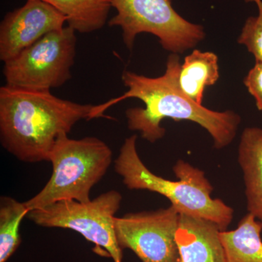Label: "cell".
I'll return each instance as SVG.
<instances>
[{
    "label": "cell",
    "mask_w": 262,
    "mask_h": 262,
    "mask_svg": "<svg viewBox=\"0 0 262 262\" xmlns=\"http://www.w3.org/2000/svg\"><path fill=\"white\" fill-rule=\"evenodd\" d=\"M180 58L170 55L166 70L156 78L124 71L122 80L128 90L119 97L94 106V117H107L104 112L127 98H138L145 103V108H130L125 112L127 125L131 130H138L151 143L165 136V129L160 125L165 118L175 121L189 120L206 129L216 149H222L232 142L241 123V117L234 112H215L194 102L183 94L178 85Z\"/></svg>",
    "instance_id": "obj_1"
},
{
    "label": "cell",
    "mask_w": 262,
    "mask_h": 262,
    "mask_svg": "<svg viewBox=\"0 0 262 262\" xmlns=\"http://www.w3.org/2000/svg\"><path fill=\"white\" fill-rule=\"evenodd\" d=\"M95 105L57 97L50 90L0 88V141L24 163L48 161L58 138L94 118Z\"/></svg>",
    "instance_id": "obj_2"
},
{
    "label": "cell",
    "mask_w": 262,
    "mask_h": 262,
    "mask_svg": "<svg viewBox=\"0 0 262 262\" xmlns=\"http://www.w3.org/2000/svg\"><path fill=\"white\" fill-rule=\"evenodd\" d=\"M136 140V135L127 138L115 161V171L127 188L158 193L168 198L180 214L211 221L221 230H227L233 220V209L222 200L212 198L213 188L204 172L179 160L173 168L178 181L158 177L141 160Z\"/></svg>",
    "instance_id": "obj_3"
},
{
    "label": "cell",
    "mask_w": 262,
    "mask_h": 262,
    "mask_svg": "<svg viewBox=\"0 0 262 262\" xmlns=\"http://www.w3.org/2000/svg\"><path fill=\"white\" fill-rule=\"evenodd\" d=\"M53 173L40 192L25 202L29 210L40 209L62 201L87 203L92 188L104 177L113 151L98 138H58L49 155Z\"/></svg>",
    "instance_id": "obj_4"
},
{
    "label": "cell",
    "mask_w": 262,
    "mask_h": 262,
    "mask_svg": "<svg viewBox=\"0 0 262 262\" xmlns=\"http://www.w3.org/2000/svg\"><path fill=\"white\" fill-rule=\"evenodd\" d=\"M122 195L108 191L87 203L62 201L29 211L28 218L46 228L70 229L78 232L96 246V253L122 262V251L115 231V214L120 208Z\"/></svg>",
    "instance_id": "obj_5"
},
{
    "label": "cell",
    "mask_w": 262,
    "mask_h": 262,
    "mask_svg": "<svg viewBox=\"0 0 262 262\" xmlns=\"http://www.w3.org/2000/svg\"><path fill=\"white\" fill-rule=\"evenodd\" d=\"M117 15L110 27H120L124 43L132 50L136 36L149 33L159 38L162 47L183 53L205 38L203 27L188 21L174 10L172 0H112Z\"/></svg>",
    "instance_id": "obj_6"
},
{
    "label": "cell",
    "mask_w": 262,
    "mask_h": 262,
    "mask_svg": "<svg viewBox=\"0 0 262 262\" xmlns=\"http://www.w3.org/2000/svg\"><path fill=\"white\" fill-rule=\"evenodd\" d=\"M75 32L67 26L48 33L4 63L6 84L50 91L63 86L72 78L71 69L75 63L77 44Z\"/></svg>",
    "instance_id": "obj_7"
},
{
    "label": "cell",
    "mask_w": 262,
    "mask_h": 262,
    "mask_svg": "<svg viewBox=\"0 0 262 262\" xmlns=\"http://www.w3.org/2000/svg\"><path fill=\"white\" fill-rule=\"evenodd\" d=\"M180 213L170 205L157 211L115 217L119 246L130 249L142 262H179L176 239Z\"/></svg>",
    "instance_id": "obj_8"
},
{
    "label": "cell",
    "mask_w": 262,
    "mask_h": 262,
    "mask_svg": "<svg viewBox=\"0 0 262 262\" xmlns=\"http://www.w3.org/2000/svg\"><path fill=\"white\" fill-rule=\"evenodd\" d=\"M67 17L42 0H27L0 24V60L6 63L48 33L63 28Z\"/></svg>",
    "instance_id": "obj_9"
},
{
    "label": "cell",
    "mask_w": 262,
    "mask_h": 262,
    "mask_svg": "<svg viewBox=\"0 0 262 262\" xmlns=\"http://www.w3.org/2000/svg\"><path fill=\"white\" fill-rule=\"evenodd\" d=\"M221 232L211 221L180 214L176 234L179 262H227Z\"/></svg>",
    "instance_id": "obj_10"
},
{
    "label": "cell",
    "mask_w": 262,
    "mask_h": 262,
    "mask_svg": "<svg viewBox=\"0 0 262 262\" xmlns=\"http://www.w3.org/2000/svg\"><path fill=\"white\" fill-rule=\"evenodd\" d=\"M238 163L244 173L248 213L262 228V128L245 129L239 144Z\"/></svg>",
    "instance_id": "obj_11"
},
{
    "label": "cell",
    "mask_w": 262,
    "mask_h": 262,
    "mask_svg": "<svg viewBox=\"0 0 262 262\" xmlns=\"http://www.w3.org/2000/svg\"><path fill=\"white\" fill-rule=\"evenodd\" d=\"M220 78L218 56L212 52L194 50L181 65L178 85L181 91L199 105H203L207 86L215 84Z\"/></svg>",
    "instance_id": "obj_12"
},
{
    "label": "cell",
    "mask_w": 262,
    "mask_h": 262,
    "mask_svg": "<svg viewBox=\"0 0 262 262\" xmlns=\"http://www.w3.org/2000/svg\"><path fill=\"white\" fill-rule=\"evenodd\" d=\"M261 226L248 213L237 228L222 231L221 239L227 262H262Z\"/></svg>",
    "instance_id": "obj_13"
},
{
    "label": "cell",
    "mask_w": 262,
    "mask_h": 262,
    "mask_svg": "<svg viewBox=\"0 0 262 262\" xmlns=\"http://www.w3.org/2000/svg\"><path fill=\"white\" fill-rule=\"evenodd\" d=\"M67 17L69 27L82 34L96 32L107 22L112 0H42Z\"/></svg>",
    "instance_id": "obj_14"
},
{
    "label": "cell",
    "mask_w": 262,
    "mask_h": 262,
    "mask_svg": "<svg viewBox=\"0 0 262 262\" xmlns=\"http://www.w3.org/2000/svg\"><path fill=\"white\" fill-rule=\"evenodd\" d=\"M29 210L14 198H0V262H7L20 244V226Z\"/></svg>",
    "instance_id": "obj_15"
},
{
    "label": "cell",
    "mask_w": 262,
    "mask_h": 262,
    "mask_svg": "<svg viewBox=\"0 0 262 262\" xmlns=\"http://www.w3.org/2000/svg\"><path fill=\"white\" fill-rule=\"evenodd\" d=\"M258 16L249 17L246 20L238 42L246 46L254 56L256 62L262 63V3L258 5Z\"/></svg>",
    "instance_id": "obj_16"
},
{
    "label": "cell",
    "mask_w": 262,
    "mask_h": 262,
    "mask_svg": "<svg viewBox=\"0 0 262 262\" xmlns=\"http://www.w3.org/2000/svg\"><path fill=\"white\" fill-rule=\"evenodd\" d=\"M244 84L256 100L258 110L262 112V63L256 62L244 79Z\"/></svg>",
    "instance_id": "obj_17"
},
{
    "label": "cell",
    "mask_w": 262,
    "mask_h": 262,
    "mask_svg": "<svg viewBox=\"0 0 262 262\" xmlns=\"http://www.w3.org/2000/svg\"><path fill=\"white\" fill-rule=\"evenodd\" d=\"M246 3H251V2H254V3H256V5H259L260 3H262L261 0H245Z\"/></svg>",
    "instance_id": "obj_18"
}]
</instances>
